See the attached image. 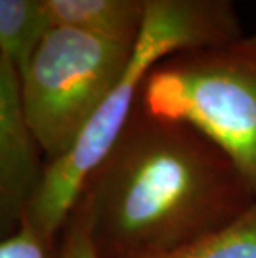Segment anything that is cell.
<instances>
[{"mask_svg": "<svg viewBox=\"0 0 256 258\" xmlns=\"http://www.w3.org/2000/svg\"><path fill=\"white\" fill-rule=\"evenodd\" d=\"M75 202L97 258H155L236 222L256 195L208 137L137 103Z\"/></svg>", "mask_w": 256, "mask_h": 258, "instance_id": "6da1fadb", "label": "cell"}, {"mask_svg": "<svg viewBox=\"0 0 256 258\" xmlns=\"http://www.w3.org/2000/svg\"><path fill=\"white\" fill-rule=\"evenodd\" d=\"M241 35L235 0H146L143 22L117 87L77 145L67 155L47 163L24 218L42 233L60 238L85 177L125 127L151 70L173 53Z\"/></svg>", "mask_w": 256, "mask_h": 258, "instance_id": "7a4b0ae2", "label": "cell"}, {"mask_svg": "<svg viewBox=\"0 0 256 258\" xmlns=\"http://www.w3.org/2000/svg\"><path fill=\"white\" fill-rule=\"evenodd\" d=\"M137 103L208 137L256 195V35L173 53L146 77Z\"/></svg>", "mask_w": 256, "mask_h": 258, "instance_id": "3957f363", "label": "cell"}, {"mask_svg": "<svg viewBox=\"0 0 256 258\" xmlns=\"http://www.w3.org/2000/svg\"><path fill=\"white\" fill-rule=\"evenodd\" d=\"M133 42L55 25L20 74L22 102L47 163L72 150L117 87Z\"/></svg>", "mask_w": 256, "mask_h": 258, "instance_id": "277c9868", "label": "cell"}, {"mask_svg": "<svg viewBox=\"0 0 256 258\" xmlns=\"http://www.w3.org/2000/svg\"><path fill=\"white\" fill-rule=\"evenodd\" d=\"M45 155L25 117L20 75L0 55V232L7 237L24 220L42 183Z\"/></svg>", "mask_w": 256, "mask_h": 258, "instance_id": "5b68a950", "label": "cell"}, {"mask_svg": "<svg viewBox=\"0 0 256 258\" xmlns=\"http://www.w3.org/2000/svg\"><path fill=\"white\" fill-rule=\"evenodd\" d=\"M146 0H47L57 25L135 42Z\"/></svg>", "mask_w": 256, "mask_h": 258, "instance_id": "8992f818", "label": "cell"}, {"mask_svg": "<svg viewBox=\"0 0 256 258\" xmlns=\"http://www.w3.org/2000/svg\"><path fill=\"white\" fill-rule=\"evenodd\" d=\"M55 25L47 0H0V55L20 75Z\"/></svg>", "mask_w": 256, "mask_h": 258, "instance_id": "52a82bcc", "label": "cell"}, {"mask_svg": "<svg viewBox=\"0 0 256 258\" xmlns=\"http://www.w3.org/2000/svg\"><path fill=\"white\" fill-rule=\"evenodd\" d=\"M155 258H256V203L228 227Z\"/></svg>", "mask_w": 256, "mask_h": 258, "instance_id": "ba28073f", "label": "cell"}, {"mask_svg": "<svg viewBox=\"0 0 256 258\" xmlns=\"http://www.w3.org/2000/svg\"><path fill=\"white\" fill-rule=\"evenodd\" d=\"M0 258H60V238L48 237L24 218L0 241Z\"/></svg>", "mask_w": 256, "mask_h": 258, "instance_id": "9c48e42d", "label": "cell"}, {"mask_svg": "<svg viewBox=\"0 0 256 258\" xmlns=\"http://www.w3.org/2000/svg\"><path fill=\"white\" fill-rule=\"evenodd\" d=\"M60 258H97L89 235V222L80 203L75 202L60 233Z\"/></svg>", "mask_w": 256, "mask_h": 258, "instance_id": "30bf717a", "label": "cell"}]
</instances>
